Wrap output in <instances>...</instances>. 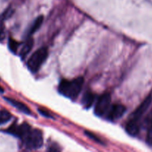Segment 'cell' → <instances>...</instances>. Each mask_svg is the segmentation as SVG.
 <instances>
[{
    "mask_svg": "<svg viewBox=\"0 0 152 152\" xmlns=\"http://www.w3.org/2000/svg\"><path fill=\"white\" fill-rule=\"evenodd\" d=\"M83 85V77H77L72 80H63L58 86V91L69 99H75L80 94Z\"/></svg>",
    "mask_w": 152,
    "mask_h": 152,
    "instance_id": "1",
    "label": "cell"
},
{
    "mask_svg": "<svg viewBox=\"0 0 152 152\" xmlns=\"http://www.w3.org/2000/svg\"><path fill=\"white\" fill-rule=\"evenodd\" d=\"M22 140L24 146L28 150L38 149L43 145V135L39 129H31Z\"/></svg>",
    "mask_w": 152,
    "mask_h": 152,
    "instance_id": "2",
    "label": "cell"
},
{
    "mask_svg": "<svg viewBox=\"0 0 152 152\" xmlns=\"http://www.w3.org/2000/svg\"><path fill=\"white\" fill-rule=\"evenodd\" d=\"M48 54V50L46 48H40L37 49L31 55L27 62V66L29 71L32 73L37 72L47 59Z\"/></svg>",
    "mask_w": 152,
    "mask_h": 152,
    "instance_id": "3",
    "label": "cell"
},
{
    "mask_svg": "<svg viewBox=\"0 0 152 152\" xmlns=\"http://www.w3.org/2000/svg\"><path fill=\"white\" fill-rule=\"evenodd\" d=\"M110 105H111L110 95L109 94H104L97 99L94 108V113L98 117H103L106 115Z\"/></svg>",
    "mask_w": 152,
    "mask_h": 152,
    "instance_id": "4",
    "label": "cell"
},
{
    "mask_svg": "<svg viewBox=\"0 0 152 152\" xmlns=\"http://www.w3.org/2000/svg\"><path fill=\"white\" fill-rule=\"evenodd\" d=\"M152 101V96L151 95L148 96L145 99L143 100V102L137 107L135 109V111L132 113V114L131 115L129 120H133V121H135L137 123H140V120H141L142 117H143L145 112L147 111V110L148 109L149 106H150L151 103Z\"/></svg>",
    "mask_w": 152,
    "mask_h": 152,
    "instance_id": "5",
    "label": "cell"
},
{
    "mask_svg": "<svg viewBox=\"0 0 152 152\" xmlns=\"http://www.w3.org/2000/svg\"><path fill=\"white\" fill-rule=\"evenodd\" d=\"M31 129V126L26 123H24L21 125H17L16 123H13L5 132L7 133L10 134L16 137L23 139L24 137L30 132Z\"/></svg>",
    "mask_w": 152,
    "mask_h": 152,
    "instance_id": "6",
    "label": "cell"
},
{
    "mask_svg": "<svg viewBox=\"0 0 152 152\" xmlns=\"http://www.w3.org/2000/svg\"><path fill=\"white\" fill-rule=\"evenodd\" d=\"M126 112V108L120 104H114L110 105L108 111L106 114V117L110 121H116L119 120Z\"/></svg>",
    "mask_w": 152,
    "mask_h": 152,
    "instance_id": "7",
    "label": "cell"
},
{
    "mask_svg": "<svg viewBox=\"0 0 152 152\" xmlns=\"http://www.w3.org/2000/svg\"><path fill=\"white\" fill-rule=\"evenodd\" d=\"M4 99H5L7 102H9L12 106L16 108V109H18L19 111H21V112L24 113V114H31V110H30V108H28L27 105H25V104L22 103V102H19V101L18 100H16V99H12V98L4 97Z\"/></svg>",
    "mask_w": 152,
    "mask_h": 152,
    "instance_id": "8",
    "label": "cell"
},
{
    "mask_svg": "<svg viewBox=\"0 0 152 152\" xmlns=\"http://www.w3.org/2000/svg\"><path fill=\"white\" fill-rule=\"evenodd\" d=\"M140 126L141 125L139 123H137V122L129 120L127 122L126 126H125V130L129 135L132 137H136L139 133Z\"/></svg>",
    "mask_w": 152,
    "mask_h": 152,
    "instance_id": "9",
    "label": "cell"
},
{
    "mask_svg": "<svg viewBox=\"0 0 152 152\" xmlns=\"http://www.w3.org/2000/svg\"><path fill=\"white\" fill-rule=\"evenodd\" d=\"M145 123L147 126V134H146L145 140L148 145L152 146V109L146 117Z\"/></svg>",
    "mask_w": 152,
    "mask_h": 152,
    "instance_id": "10",
    "label": "cell"
},
{
    "mask_svg": "<svg viewBox=\"0 0 152 152\" xmlns=\"http://www.w3.org/2000/svg\"><path fill=\"white\" fill-rule=\"evenodd\" d=\"M33 45H34V40L29 37L25 42V43L22 45V48L19 51V56L22 59H25L27 55L28 54V53L31 51L33 48Z\"/></svg>",
    "mask_w": 152,
    "mask_h": 152,
    "instance_id": "11",
    "label": "cell"
},
{
    "mask_svg": "<svg viewBox=\"0 0 152 152\" xmlns=\"http://www.w3.org/2000/svg\"><path fill=\"white\" fill-rule=\"evenodd\" d=\"M95 99V94L92 92H91L90 91H86L83 96L82 104L85 107V108H89L93 104Z\"/></svg>",
    "mask_w": 152,
    "mask_h": 152,
    "instance_id": "12",
    "label": "cell"
},
{
    "mask_svg": "<svg viewBox=\"0 0 152 152\" xmlns=\"http://www.w3.org/2000/svg\"><path fill=\"white\" fill-rule=\"evenodd\" d=\"M43 16H39L38 17H37L35 19H34V21L32 22V24L30 25L29 29H28V33H27L28 37H29L30 36L32 35L33 34H34L36 31H38L39 28L41 27L42 24H43Z\"/></svg>",
    "mask_w": 152,
    "mask_h": 152,
    "instance_id": "13",
    "label": "cell"
},
{
    "mask_svg": "<svg viewBox=\"0 0 152 152\" xmlns=\"http://www.w3.org/2000/svg\"><path fill=\"white\" fill-rule=\"evenodd\" d=\"M11 117V114L7 110H0V126L7 123Z\"/></svg>",
    "mask_w": 152,
    "mask_h": 152,
    "instance_id": "14",
    "label": "cell"
},
{
    "mask_svg": "<svg viewBox=\"0 0 152 152\" xmlns=\"http://www.w3.org/2000/svg\"><path fill=\"white\" fill-rule=\"evenodd\" d=\"M19 47V43L18 42L15 41L13 39L9 38L8 39V48L13 53H16L18 48Z\"/></svg>",
    "mask_w": 152,
    "mask_h": 152,
    "instance_id": "15",
    "label": "cell"
},
{
    "mask_svg": "<svg viewBox=\"0 0 152 152\" xmlns=\"http://www.w3.org/2000/svg\"><path fill=\"white\" fill-rule=\"evenodd\" d=\"M84 134L85 135H86L87 137H89V139H91L92 140L95 141V142H97V143H99V144H103L102 141H101V140L98 137H97L96 135L95 134L92 133V132H89V131H85L84 132Z\"/></svg>",
    "mask_w": 152,
    "mask_h": 152,
    "instance_id": "16",
    "label": "cell"
},
{
    "mask_svg": "<svg viewBox=\"0 0 152 152\" xmlns=\"http://www.w3.org/2000/svg\"><path fill=\"white\" fill-rule=\"evenodd\" d=\"M38 111L40 114H41L42 115L44 116V117H49V118L52 117V115L50 114V113H49L48 111H46V110H43V109H42V108H39Z\"/></svg>",
    "mask_w": 152,
    "mask_h": 152,
    "instance_id": "17",
    "label": "cell"
},
{
    "mask_svg": "<svg viewBox=\"0 0 152 152\" xmlns=\"http://www.w3.org/2000/svg\"><path fill=\"white\" fill-rule=\"evenodd\" d=\"M3 92H4V90H3L2 88H1V86H0V93H3Z\"/></svg>",
    "mask_w": 152,
    "mask_h": 152,
    "instance_id": "18",
    "label": "cell"
}]
</instances>
